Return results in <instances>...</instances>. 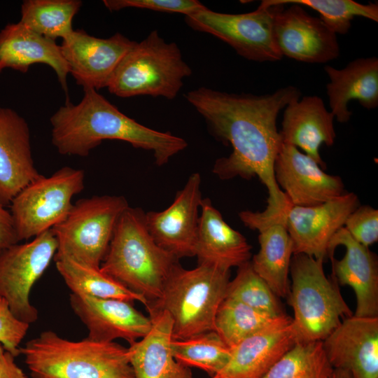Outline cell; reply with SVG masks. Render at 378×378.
Returning <instances> with one entry per match:
<instances>
[{
	"instance_id": "1",
	"label": "cell",
	"mask_w": 378,
	"mask_h": 378,
	"mask_svg": "<svg viewBox=\"0 0 378 378\" xmlns=\"http://www.w3.org/2000/svg\"><path fill=\"white\" fill-rule=\"evenodd\" d=\"M300 96L294 86L264 95L227 93L206 87L186 94L212 134L232 147L229 156L216 161L213 173L223 180L257 176L268 192L267 205L262 211L266 216L292 206L274 176V162L282 144L276 119L281 109Z\"/></svg>"
},
{
	"instance_id": "2",
	"label": "cell",
	"mask_w": 378,
	"mask_h": 378,
	"mask_svg": "<svg viewBox=\"0 0 378 378\" xmlns=\"http://www.w3.org/2000/svg\"><path fill=\"white\" fill-rule=\"evenodd\" d=\"M81 101H70L51 116V141L63 155L88 156L104 140H120L150 150L158 166L183 150L187 141L169 132H160L128 117L94 89H84Z\"/></svg>"
},
{
	"instance_id": "3",
	"label": "cell",
	"mask_w": 378,
	"mask_h": 378,
	"mask_svg": "<svg viewBox=\"0 0 378 378\" xmlns=\"http://www.w3.org/2000/svg\"><path fill=\"white\" fill-rule=\"evenodd\" d=\"M178 260L156 244L144 211L129 206L118 220L100 270L144 298L147 307L161 298Z\"/></svg>"
},
{
	"instance_id": "4",
	"label": "cell",
	"mask_w": 378,
	"mask_h": 378,
	"mask_svg": "<svg viewBox=\"0 0 378 378\" xmlns=\"http://www.w3.org/2000/svg\"><path fill=\"white\" fill-rule=\"evenodd\" d=\"M20 354L32 378H134L128 348L115 342L73 341L48 330Z\"/></svg>"
},
{
	"instance_id": "5",
	"label": "cell",
	"mask_w": 378,
	"mask_h": 378,
	"mask_svg": "<svg viewBox=\"0 0 378 378\" xmlns=\"http://www.w3.org/2000/svg\"><path fill=\"white\" fill-rule=\"evenodd\" d=\"M230 271L198 265L186 270L178 263L168 277L161 298L146 307L165 310L173 321V340L215 331V317L225 298Z\"/></svg>"
},
{
	"instance_id": "6",
	"label": "cell",
	"mask_w": 378,
	"mask_h": 378,
	"mask_svg": "<svg viewBox=\"0 0 378 378\" xmlns=\"http://www.w3.org/2000/svg\"><path fill=\"white\" fill-rule=\"evenodd\" d=\"M192 69L178 45L166 42L157 30L136 42L120 61L106 88L122 98L139 95L174 99Z\"/></svg>"
},
{
	"instance_id": "7",
	"label": "cell",
	"mask_w": 378,
	"mask_h": 378,
	"mask_svg": "<svg viewBox=\"0 0 378 378\" xmlns=\"http://www.w3.org/2000/svg\"><path fill=\"white\" fill-rule=\"evenodd\" d=\"M323 262L304 254L291 259L288 295L294 312L290 329L296 343L323 342L341 318L353 315L336 281L325 275Z\"/></svg>"
},
{
	"instance_id": "8",
	"label": "cell",
	"mask_w": 378,
	"mask_h": 378,
	"mask_svg": "<svg viewBox=\"0 0 378 378\" xmlns=\"http://www.w3.org/2000/svg\"><path fill=\"white\" fill-rule=\"evenodd\" d=\"M128 206L121 195H94L73 203L64 220L51 229L57 242L54 260L68 258L100 267L118 220Z\"/></svg>"
},
{
	"instance_id": "9",
	"label": "cell",
	"mask_w": 378,
	"mask_h": 378,
	"mask_svg": "<svg viewBox=\"0 0 378 378\" xmlns=\"http://www.w3.org/2000/svg\"><path fill=\"white\" fill-rule=\"evenodd\" d=\"M84 187V171L68 166L27 185L10 204L19 241L34 238L64 220L73 197Z\"/></svg>"
},
{
	"instance_id": "10",
	"label": "cell",
	"mask_w": 378,
	"mask_h": 378,
	"mask_svg": "<svg viewBox=\"0 0 378 378\" xmlns=\"http://www.w3.org/2000/svg\"><path fill=\"white\" fill-rule=\"evenodd\" d=\"M280 4L259 6L252 12L229 14L205 7L185 15L192 29L211 34L230 46L238 55L255 62H275L283 57L274 41V15Z\"/></svg>"
},
{
	"instance_id": "11",
	"label": "cell",
	"mask_w": 378,
	"mask_h": 378,
	"mask_svg": "<svg viewBox=\"0 0 378 378\" xmlns=\"http://www.w3.org/2000/svg\"><path fill=\"white\" fill-rule=\"evenodd\" d=\"M57 248L55 234L49 230L0 253V298L18 320L29 325L38 320V312L31 304L30 293L54 260Z\"/></svg>"
},
{
	"instance_id": "12",
	"label": "cell",
	"mask_w": 378,
	"mask_h": 378,
	"mask_svg": "<svg viewBox=\"0 0 378 378\" xmlns=\"http://www.w3.org/2000/svg\"><path fill=\"white\" fill-rule=\"evenodd\" d=\"M273 34L282 55L307 63H326L338 57L337 34L298 4L281 6L274 15Z\"/></svg>"
},
{
	"instance_id": "13",
	"label": "cell",
	"mask_w": 378,
	"mask_h": 378,
	"mask_svg": "<svg viewBox=\"0 0 378 378\" xmlns=\"http://www.w3.org/2000/svg\"><path fill=\"white\" fill-rule=\"evenodd\" d=\"M359 204L354 192L325 203L312 206H292L287 214L286 227L293 242V255L304 254L323 261L335 234L344 227L349 214Z\"/></svg>"
},
{
	"instance_id": "14",
	"label": "cell",
	"mask_w": 378,
	"mask_h": 378,
	"mask_svg": "<svg viewBox=\"0 0 378 378\" xmlns=\"http://www.w3.org/2000/svg\"><path fill=\"white\" fill-rule=\"evenodd\" d=\"M201 182L199 173L192 174L169 206L145 213L148 230L156 244L178 259L195 256L203 199Z\"/></svg>"
},
{
	"instance_id": "15",
	"label": "cell",
	"mask_w": 378,
	"mask_h": 378,
	"mask_svg": "<svg viewBox=\"0 0 378 378\" xmlns=\"http://www.w3.org/2000/svg\"><path fill=\"white\" fill-rule=\"evenodd\" d=\"M328 256L332 261V278L337 284L349 286L355 292V316H378V263L369 247L356 241L343 227L330 239Z\"/></svg>"
},
{
	"instance_id": "16",
	"label": "cell",
	"mask_w": 378,
	"mask_h": 378,
	"mask_svg": "<svg viewBox=\"0 0 378 378\" xmlns=\"http://www.w3.org/2000/svg\"><path fill=\"white\" fill-rule=\"evenodd\" d=\"M135 41L120 33L97 38L83 29L74 30L60 46L69 73L84 89L106 88L114 69Z\"/></svg>"
},
{
	"instance_id": "17",
	"label": "cell",
	"mask_w": 378,
	"mask_h": 378,
	"mask_svg": "<svg viewBox=\"0 0 378 378\" xmlns=\"http://www.w3.org/2000/svg\"><path fill=\"white\" fill-rule=\"evenodd\" d=\"M274 172L279 187L293 206L318 205L345 192L341 177L326 173L315 160L291 145L282 143Z\"/></svg>"
},
{
	"instance_id": "18",
	"label": "cell",
	"mask_w": 378,
	"mask_h": 378,
	"mask_svg": "<svg viewBox=\"0 0 378 378\" xmlns=\"http://www.w3.org/2000/svg\"><path fill=\"white\" fill-rule=\"evenodd\" d=\"M70 306L88 330V339L112 342L123 339L131 344L146 336L152 326L134 302L118 299H102L71 293Z\"/></svg>"
},
{
	"instance_id": "19",
	"label": "cell",
	"mask_w": 378,
	"mask_h": 378,
	"mask_svg": "<svg viewBox=\"0 0 378 378\" xmlns=\"http://www.w3.org/2000/svg\"><path fill=\"white\" fill-rule=\"evenodd\" d=\"M288 210L272 216L261 211L239 214L245 226L259 232L260 250L253 257L251 265L278 298L288 296L290 288L288 274L293 246L286 227Z\"/></svg>"
},
{
	"instance_id": "20",
	"label": "cell",
	"mask_w": 378,
	"mask_h": 378,
	"mask_svg": "<svg viewBox=\"0 0 378 378\" xmlns=\"http://www.w3.org/2000/svg\"><path fill=\"white\" fill-rule=\"evenodd\" d=\"M322 342L333 369L354 378H378V316L346 317Z\"/></svg>"
},
{
	"instance_id": "21",
	"label": "cell",
	"mask_w": 378,
	"mask_h": 378,
	"mask_svg": "<svg viewBox=\"0 0 378 378\" xmlns=\"http://www.w3.org/2000/svg\"><path fill=\"white\" fill-rule=\"evenodd\" d=\"M41 175L34 164L27 121L13 109L0 106V202L10 204Z\"/></svg>"
},
{
	"instance_id": "22",
	"label": "cell",
	"mask_w": 378,
	"mask_h": 378,
	"mask_svg": "<svg viewBox=\"0 0 378 378\" xmlns=\"http://www.w3.org/2000/svg\"><path fill=\"white\" fill-rule=\"evenodd\" d=\"M286 315L231 348L218 378H261L295 344Z\"/></svg>"
},
{
	"instance_id": "23",
	"label": "cell",
	"mask_w": 378,
	"mask_h": 378,
	"mask_svg": "<svg viewBox=\"0 0 378 378\" xmlns=\"http://www.w3.org/2000/svg\"><path fill=\"white\" fill-rule=\"evenodd\" d=\"M334 118L319 97L305 96L295 99L284 108L279 131L281 141L300 148L325 169L326 164L319 150L322 144L330 146L335 142Z\"/></svg>"
},
{
	"instance_id": "24",
	"label": "cell",
	"mask_w": 378,
	"mask_h": 378,
	"mask_svg": "<svg viewBox=\"0 0 378 378\" xmlns=\"http://www.w3.org/2000/svg\"><path fill=\"white\" fill-rule=\"evenodd\" d=\"M200 211L195 248L198 265L230 271L250 261L251 246L225 221L209 199H202Z\"/></svg>"
},
{
	"instance_id": "25",
	"label": "cell",
	"mask_w": 378,
	"mask_h": 378,
	"mask_svg": "<svg viewBox=\"0 0 378 378\" xmlns=\"http://www.w3.org/2000/svg\"><path fill=\"white\" fill-rule=\"evenodd\" d=\"M36 63L48 65L55 71L66 93V102L69 101L66 83L69 69L60 46L20 22L6 25L0 31V75L6 68L26 73Z\"/></svg>"
},
{
	"instance_id": "26",
	"label": "cell",
	"mask_w": 378,
	"mask_h": 378,
	"mask_svg": "<svg viewBox=\"0 0 378 378\" xmlns=\"http://www.w3.org/2000/svg\"><path fill=\"white\" fill-rule=\"evenodd\" d=\"M149 314L152 321L150 331L128 347L134 378H192L190 368L173 356V321L170 315L165 310Z\"/></svg>"
},
{
	"instance_id": "27",
	"label": "cell",
	"mask_w": 378,
	"mask_h": 378,
	"mask_svg": "<svg viewBox=\"0 0 378 378\" xmlns=\"http://www.w3.org/2000/svg\"><path fill=\"white\" fill-rule=\"evenodd\" d=\"M329 83L326 85L330 112L339 122L350 120L352 112L348 104L357 100L366 109L378 106V59L358 58L344 68L325 66Z\"/></svg>"
},
{
	"instance_id": "28",
	"label": "cell",
	"mask_w": 378,
	"mask_h": 378,
	"mask_svg": "<svg viewBox=\"0 0 378 378\" xmlns=\"http://www.w3.org/2000/svg\"><path fill=\"white\" fill-rule=\"evenodd\" d=\"M56 269L72 293L102 299H118L145 306L147 301L133 293L111 276L103 272L100 267L88 266L68 258L54 260Z\"/></svg>"
},
{
	"instance_id": "29",
	"label": "cell",
	"mask_w": 378,
	"mask_h": 378,
	"mask_svg": "<svg viewBox=\"0 0 378 378\" xmlns=\"http://www.w3.org/2000/svg\"><path fill=\"white\" fill-rule=\"evenodd\" d=\"M81 6L79 0H26L19 22L47 38L63 39L73 32L72 20Z\"/></svg>"
},
{
	"instance_id": "30",
	"label": "cell",
	"mask_w": 378,
	"mask_h": 378,
	"mask_svg": "<svg viewBox=\"0 0 378 378\" xmlns=\"http://www.w3.org/2000/svg\"><path fill=\"white\" fill-rule=\"evenodd\" d=\"M174 358L182 365L197 368L213 377L228 363L231 349L214 330L184 340H172Z\"/></svg>"
},
{
	"instance_id": "31",
	"label": "cell",
	"mask_w": 378,
	"mask_h": 378,
	"mask_svg": "<svg viewBox=\"0 0 378 378\" xmlns=\"http://www.w3.org/2000/svg\"><path fill=\"white\" fill-rule=\"evenodd\" d=\"M281 316L274 317L240 302L225 298L216 312L215 331L231 349Z\"/></svg>"
},
{
	"instance_id": "32",
	"label": "cell",
	"mask_w": 378,
	"mask_h": 378,
	"mask_svg": "<svg viewBox=\"0 0 378 378\" xmlns=\"http://www.w3.org/2000/svg\"><path fill=\"white\" fill-rule=\"evenodd\" d=\"M332 370L322 342L296 343L261 378H329Z\"/></svg>"
},
{
	"instance_id": "33",
	"label": "cell",
	"mask_w": 378,
	"mask_h": 378,
	"mask_svg": "<svg viewBox=\"0 0 378 378\" xmlns=\"http://www.w3.org/2000/svg\"><path fill=\"white\" fill-rule=\"evenodd\" d=\"M264 6L286 4L305 6L317 11L320 19L335 34H346L357 16L378 22V4H360L353 0H263Z\"/></svg>"
},
{
	"instance_id": "34",
	"label": "cell",
	"mask_w": 378,
	"mask_h": 378,
	"mask_svg": "<svg viewBox=\"0 0 378 378\" xmlns=\"http://www.w3.org/2000/svg\"><path fill=\"white\" fill-rule=\"evenodd\" d=\"M225 298L274 317L286 315L278 297L255 272L251 261L238 267L236 276L228 283Z\"/></svg>"
},
{
	"instance_id": "35",
	"label": "cell",
	"mask_w": 378,
	"mask_h": 378,
	"mask_svg": "<svg viewBox=\"0 0 378 378\" xmlns=\"http://www.w3.org/2000/svg\"><path fill=\"white\" fill-rule=\"evenodd\" d=\"M344 227L356 241L369 247L378 240V210L358 206L349 214Z\"/></svg>"
},
{
	"instance_id": "36",
	"label": "cell",
	"mask_w": 378,
	"mask_h": 378,
	"mask_svg": "<svg viewBox=\"0 0 378 378\" xmlns=\"http://www.w3.org/2000/svg\"><path fill=\"white\" fill-rule=\"evenodd\" d=\"M103 3L111 11L136 8L185 15L206 7L197 0H104Z\"/></svg>"
},
{
	"instance_id": "37",
	"label": "cell",
	"mask_w": 378,
	"mask_h": 378,
	"mask_svg": "<svg viewBox=\"0 0 378 378\" xmlns=\"http://www.w3.org/2000/svg\"><path fill=\"white\" fill-rule=\"evenodd\" d=\"M29 326L18 320L13 314L6 301L0 298V343L15 357L20 355V344Z\"/></svg>"
},
{
	"instance_id": "38",
	"label": "cell",
	"mask_w": 378,
	"mask_h": 378,
	"mask_svg": "<svg viewBox=\"0 0 378 378\" xmlns=\"http://www.w3.org/2000/svg\"><path fill=\"white\" fill-rule=\"evenodd\" d=\"M18 241L10 212L0 202V253Z\"/></svg>"
},
{
	"instance_id": "39",
	"label": "cell",
	"mask_w": 378,
	"mask_h": 378,
	"mask_svg": "<svg viewBox=\"0 0 378 378\" xmlns=\"http://www.w3.org/2000/svg\"><path fill=\"white\" fill-rule=\"evenodd\" d=\"M15 358L0 343V378H28Z\"/></svg>"
},
{
	"instance_id": "40",
	"label": "cell",
	"mask_w": 378,
	"mask_h": 378,
	"mask_svg": "<svg viewBox=\"0 0 378 378\" xmlns=\"http://www.w3.org/2000/svg\"><path fill=\"white\" fill-rule=\"evenodd\" d=\"M329 378H354L349 372L341 369H333Z\"/></svg>"
},
{
	"instance_id": "41",
	"label": "cell",
	"mask_w": 378,
	"mask_h": 378,
	"mask_svg": "<svg viewBox=\"0 0 378 378\" xmlns=\"http://www.w3.org/2000/svg\"><path fill=\"white\" fill-rule=\"evenodd\" d=\"M209 378H218V377L213 376V377H210Z\"/></svg>"
}]
</instances>
